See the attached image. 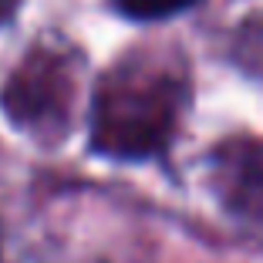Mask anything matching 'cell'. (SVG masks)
<instances>
[{
    "mask_svg": "<svg viewBox=\"0 0 263 263\" xmlns=\"http://www.w3.org/2000/svg\"><path fill=\"white\" fill-rule=\"evenodd\" d=\"M193 88L182 58L135 51L105 71L91 98V152L148 162L172 148Z\"/></svg>",
    "mask_w": 263,
    "mask_h": 263,
    "instance_id": "obj_1",
    "label": "cell"
},
{
    "mask_svg": "<svg viewBox=\"0 0 263 263\" xmlns=\"http://www.w3.org/2000/svg\"><path fill=\"white\" fill-rule=\"evenodd\" d=\"M0 108L34 139H64L74 111V61L64 51L37 44L4 81Z\"/></svg>",
    "mask_w": 263,
    "mask_h": 263,
    "instance_id": "obj_2",
    "label": "cell"
},
{
    "mask_svg": "<svg viewBox=\"0 0 263 263\" xmlns=\"http://www.w3.org/2000/svg\"><path fill=\"white\" fill-rule=\"evenodd\" d=\"M209 186L230 216L263 223V142L223 139L209 152Z\"/></svg>",
    "mask_w": 263,
    "mask_h": 263,
    "instance_id": "obj_3",
    "label": "cell"
},
{
    "mask_svg": "<svg viewBox=\"0 0 263 263\" xmlns=\"http://www.w3.org/2000/svg\"><path fill=\"white\" fill-rule=\"evenodd\" d=\"M108 4L125 21L155 24V21H169V17L189 14L193 7H199L202 0H108Z\"/></svg>",
    "mask_w": 263,
    "mask_h": 263,
    "instance_id": "obj_4",
    "label": "cell"
},
{
    "mask_svg": "<svg viewBox=\"0 0 263 263\" xmlns=\"http://www.w3.org/2000/svg\"><path fill=\"white\" fill-rule=\"evenodd\" d=\"M17 4H21V0H0V24H7L10 17L17 14Z\"/></svg>",
    "mask_w": 263,
    "mask_h": 263,
    "instance_id": "obj_5",
    "label": "cell"
}]
</instances>
